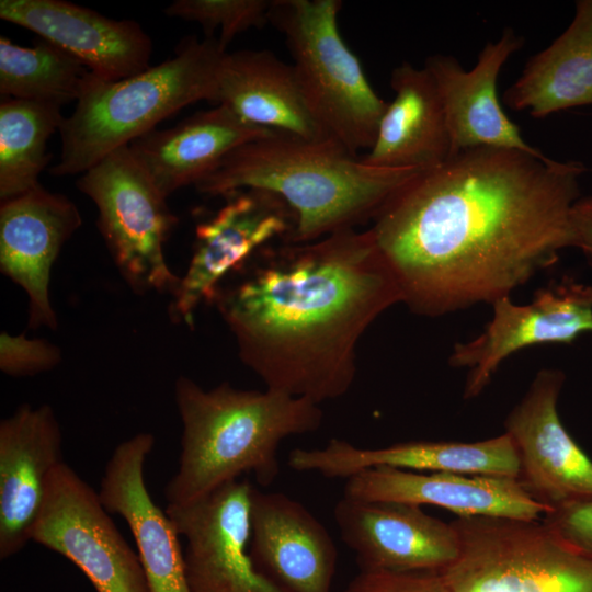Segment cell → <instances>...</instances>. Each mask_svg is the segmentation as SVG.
I'll return each mask as SVG.
<instances>
[{
	"label": "cell",
	"mask_w": 592,
	"mask_h": 592,
	"mask_svg": "<svg viewBox=\"0 0 592 592\" xmlns=\"http://www.w3.org/2000/svg\"><path fill=\"white\" fill-rule=\"evenodd\" d=\"M61 431L48 405L20 406L0 422V559L31 540L50 473L62 463Z\"/></svg>",
	"instance_id": "d6986e66"
},
{
	"label": "cell",
	"mask_w": 592,
	"mask_h": 592,
	"mask_svg": "<svg viewBox=\"0 0 592 592\" xmlns=\"http://www.w3.org/2000/svg\"><path fill=\"white\" fill-rule=\"evenodd\" d=\"M344 592H448L437 572L361 570Z\"/></svg>",
	"instance_id": "1f68e13d"
},
{
	"label": "cell",
	"mask_w": 592,
	"mask_h": 592,
	"mask_svg": "<svg viewBox=\"0 0 592 592\" xmlns=\"http://www.w3.org/2000/svg\"><path fill=\"white\" fill-rule=\"evenodd\" d=\"M585 171L576 160L478 147L417 173L369 228L402 303L426 316L492 304L553 265L571 247Z\"/></svg>",
	"instance_id": "6da1fadb"
},
{
	"label": "cell",
	"mask_w": 592,
	"mask_h": 592,
	"mask_svg": "<svg viewBox=\"0 0 592 592\" xmlns=\"http://www.w3.org/2000/svg\"><path fill=\"white\" fill-rule=\"evenodd\" d=\"M236 271L234 282L218 286L213 304L241 361L266 389L318 405L349 391L358 339L402 301L369 229L266 246Z\"/></svg>",
	"instance_id": "7a4b0ae2"
},
{
	"label": "cell",
	"mask_w": 592,
	"mask_h": 592,
	"mask_svg": "<svg viewBox=\"0 0 592 592\" xmlns=\"http://www.w3.org/2000/svg\"><path fill=\"white\" fill-rule=\"evenodd\" d=\"M523 44L524 38L512 29L504 30L499 39L485 45L471 70H465L453 56L436 54L426 58L424 68L432 76L443 105L452 156L478 147L544 155L524 140L497 93L503 65Z\"/></svg>",
	"instance_id": "2e32d148"
},
{
	"label": "cell",
	"mask_w": 592,
	"mask_h": 592,
	"mask_svg": "<svg viewBox=\"0 0 592 592\" xmlns=\"http://www.w3.org/2000/svg\"><path fill=\"white\" fill-rule=\"evenodd\" d=\"M90 70L78 59L45 41L32 47L0 37V94L44 104L62 105L79 100Z\"/></svg>",
	"instance_id": "4316f807"
},
{
	"label": "cell",
	"mask_w": 592,
	"mask_h": 592,
	"mask_svg": "<svg viewBox=\"0 0 592 592\" xmlns=\"http://www.w3.org/2000/svg\"><path fill=\"white\" fill-rule=\"evenodd\" d=\"M77 187L95 204L100 232L128 286L174 293L181 277L168 266L163 246L177 217L129 146L83 172Z\"/></svg>",
	"instance_id": "ba28073f"
},
{
	"label": "cell",
	"mask_w": 592,
	"mask_h": 592,
	"mask_svg": "<svg viewBox=\"0 0 592 592\" xmlns=\"http://www.w3.org/2000/svg\"><path fill=\"white\" fill-rule=\"evenodd\" d=\"M563 383L561 371L542 369L505 420L520 460V481L550 509L592 498V460L557 411Z\"/></svg>",
	"instance_id": "4fadbf2b"
},
{
	"label": "cell",
	"mask_w": 592,
	"mask_h": 592,
	"mask_svg": "<svg viewBox=\"0 0 592 592\" xmlns=\"http://www.w3.org/2000/svg\"><path fill=\"white\" fill-rule=\"evenodd\" d=\"M275 133L242 121L226 105L195 113L177 126L153 129L128 146L167 198L194 186L239 146Z\"/></svg>",
	"instance_id": "603a6c76"
},
{
	"label": "cell",
	"mask_w": 592,
	"mask_h": 592,
	"mask_svg": "<svg viewBox=\"0 0 592 592\" xmlns=\"http://www.w3.org/2000/svg\"><path fill=\"white\" fill-rule=\"evenodd\" d=\"M77 206L41 184L0 207V269L29 297V327H58L49 281L61 247L81 226Z\"/></svg>",
	"instance_id": "e0dca14e"
},
{
	"label": "cell",
	"mask_w": 592,
	"mask_h": 592,
	"mask_svg": "<svg viewBox=\"0 0 592 592\" xmlns=\"http://www.w3.org/2000/svg\"><path fill=\"white\" fill-rule=\"evenodd\" d=\"M31 540L70 560L96 592H149L138 554L99 493L64 462L48 477Z\"/></svg>",
	"instance_id": "9c48e42d"
},
{
	"label": "cell",
	"mask_w": 592,
	"mask_h": 592,
	"mask_svg": "<svg viewBox=\"0 0 592 592\" xmlns=\"http://www.w3.org/2000/svg\"><path fill=\"white\" fill-rule=\"evenodd\" d=\"M249 553L282 592H332L338 550L326 527L300 502L252 489Z\"/></svg>",
	"instance_id": "ffe728a7"
},
{
	"label": "cell",
	"mask_w": 592,
	"mask_h": 592,
	"mask_svg": "<svg viewBox=\"0 0 592 592\" xmlns=\"http://www.w3.org/2000/svg\"><path fill=\"white\" fill-rule=\"evenodd\" d=\"M420 171L372 167L335 140L275 132L232 150L195 187L210 196L246 189L278 195L296 216L288 242L305 243L374 219Z\"/></svg>",
	"instance_id": "3957f363"
},
{
	"label": "cell",
	"mask_w": 592,
	"mask_h": 592,
	"mask_svg": "<svg viewBox=\"0 0 592 592\" xmlns=\"http://www.w3.org/2000/svg\"><path fill=\"white\" fill-rule=\"evenodd\" d=\"M174 395L183 432L178 469L164 489L168 505L198 501L246 473L267 487L281 470V442L322 423L318 403L271 389L223 383L205 390L180 376Z\"/></svg>",
	"instance_id": "277c9868"
},
{
	"label": "cell",
	"mask_w": 592,
	"mask_h": 592,
	"mask_svg": "<svg viewBox=\"0 0 592 592\" xmlns=\"http://www.w3.org/2000/svg\"><path fill=\"white\" fill-rule=\"evenodd\" d=\"M226 204L195 229L194 252L173 293L171 315L192 326L202 303H213L224 278L241 267L267 242L289 241L296 216L278 195L246 189L226 196Z\"/></svg>",
	"instance_id": "30bf717a"
},
{
	"label": "cell",
	"mask_w": 592,
	"mask_h": 592,
	"mask_svg": "<svg viewBox=\"0 0 592 592\" xmlns=\"http://www.w3.org/2000/svg\"><path fill=\"white\" fill-rule=\"evenodd\" d=\"M153 446L155 436L145 432L118 444L106 463L98 493L106 511L118 514L128 525L149 592H191L181 536L146 485L145 464Z\"/></svg>",
	"instance_id": "44dd1931"
},
{
	"label": "cell",
	"mask_w": 592,
	"mask_h": 592,
	"mask_svg": "<svg viewBox=\"0 0 592 592\" xmlns=\"http://www.w3.org/2000/svg\"><path fill=\"white\" fill-rule=\"evenodd\" d=\"M394 100L379 122L368 153L361 159L376 168L429 170L451 156L443 105L430 72L409 62L390 77Z\"/></svg>",
	"instance_id": "d4e9b609"
},
{
	"label": "cell",
	"mask_w": 592,
	"mask_h": 592,
	"mask_svg": "<svg viewBox=\"0 0 592 592\" xmlns=\"http://www.w3.org/2000/svg\"><path fill=\"white\" fill-rule=\"evenodd\" d=\"M456 560L439 571L448 592H592V560L544 521L457 517Z\"/></svg>",
	"instance_id": "52a82bcc"
},
{
	"label": "cell",
	"mask_w": 592,
	"mask_h": 592,
	"mask_svg": "<svg viewBox=\"0 0 592 592\" xmlns=\"http://www.w3.org/2000/svg\"><path fill=\"white\" fill-rule=\"evenodd\" d=\"M0 18L65 50L103 81L150 67L152 42L135 21L109 19L62 0H1Z\"/></svg>",
	"instance_id": "9a60e30c"
},
{
	"label": "cell",
	"mask_w": 592,
	"mask_h": 592,
	"mask_svg": "<svg viewBox=\"0 0 592 592\" xmlns=\"http://www.w3.org/2000/svg\"><path fill=\"white\" fill-rule=\"evenodd\" d=\"M253 486L234 480L207 497L166 512L185 540L191 592H282L254 566L249 553Z\"/></svg>",
	"instance_id": "7c38bea8"
},
{
	"label": "cell",
	"mask_w": 592,
	"mask_h": 592,
	"mask_svg": "<svg viewBox=\"0 0 592 592\" xmlns=\"http://www.w3.org/2000/svg\"><path fill=\"white\" fill-rule=\"evenodd\" d=\"M503 103L534 118L592 104V0L576 2L568 27L528 59Z\"/></svg>",
	"instance_id": "484cf974"
},
{
	"label": "cell",
	"mask_w": 592,
	"mask_h": 592,
	"mask_svg": "<svg viewBox=\"0 0 592 592\" xmlns=\"http://www.w3.org/2000/svg\"><path fill=\"white\" fill-rule=\"evenodd\" d=\"M226 53L217 38L190 37L172 58L133 77L107 82L91 73L73 113L59 128L61 155L50 173L82 174L184 106L202 100L216 103Z\"/></svg>",
	"instance_id": "5b68a950"
},
{
	"label": "cell",
	"mask_w": 592,
	"mask_h": 592,
	"mask_svg": "<svg viewBox=\"0 0 592 592\" xmlns=\"http://www.w3.org/2000/svg\"><path fill=\"white\" fill-rule=\"evenodd\" d=\"M571 247L579 248L592 263V195L580 196L570 213Z\"/></svg>",
	"instance_id": "d6a6232c"
},
{
	"label": "cell",
	"mask_w": 592,
	"mask_h": 592,
	"mask_svg": "<svg viewBox=\"0 0 592 592\" xmlns=\"http://www.w3.org/2000/svg\"><path fill=\"white\" fill-rule=\"evenodd\" d=\"M344 496L446 509L457 517L539 520L550 508L537 501L519 478L374 467L346 478Z\"/></svg>",
	"instance_id": "ac0fdd59"
},
{
	"label": "cell",
	"mask_w": 592,
	"mask_h": 592,
	"mask_svg": "<svg viewBox=\"0 0 592 592\" xmlns=\"http://www.w3.org/2000/svg\"><path fill=\"white\" fill-rule=\"evenodd\" d=\"M493 315L475 339L456 343L449 364L467 368L464 398L477 397L499 365L511 354L543 343L570 344L592 332V284L570 278L539 288L526 305L504 296L492 304Z\"/></svg>",
	"instance_id": "8fae6325"
},
{
	"label": "cell",
	"mask_w": 592,
	"mask_h": 592,
	"mask_svg": "<svg viewBox=\"0 0 592 592\" xmlns=\"http://www.w3.org/2000/svg\"><path fill=\"white\" fill-rule=\"evenodd\" d=\"M288 465L297 471H314L328 478H349L374 467L415 471H445L519 478L520 460L508 433L477 442L398 443L379 448H361L332 439L322 448H295Z\"/></svg>",
	"instance_id": "7402d4cb"
},
{
	"label": "cell",
	"mask_w": 592,
	"mask_h": 592,
	"mask_svg": "<svg viewBox=\"0 0 592 592\" xmlns=\"http://www.w3.org/2000/svg\"><path fill=\"white\" fill-rule=\"evenodd\" d=\"M216 103L258 127L311 141L331 139L311 114L293 65L267 49L226 53Z\"/></svg>",
	"instance_id": "cb8c5ba5"
},
{
	"label": "cell",
	"mask_w": 592,
	"mask_h": 592,
	"mask_svg": "<svg viewBox=\"0 0 592 592\" xmlns=\"http://www.w3.org/2000/svg\"><path fill=\"white\" fill-rule=\"evenodd\" d=\"M271 0H178L166 14L198 23L207 38L219 29V45L226 50L232 38L251 27L269 22Z\"/></svg>",
	"instance_id": "f1b7e54d"
},
{
	"label": "cell",
	"mask_w": 592,
	"mask_h": 592,
	"mask_svg": "<svg viewBox=\"0 0 592 592\" xmlns=\"http://www.w3.org/2000/svg\"><path fill=\"white\" fill-rule=\"evenodd\" d=\"M334 520L361 570L439 572L460 551L454 524L419 505L344 496L334 506Z\"/></svg>",
	"instance_id": "5bb4252c"
},
{
	"label": "cell",
	"mask_w": 592,
	"mask_h": 592,
	"mask_svg": "<svg viewBox=\"0 0 592 592\" xmlns=\"http://www.w3.org/2000/svg\"><path fill=\"white\" fill-rule=\"evenodd\" d=\"M340 0H272L269 22L285 37L309 110L350 153L371 149L387 109L338 26Z\"/></svg>",
	"instance_id": "8992f818"
},
{
	"label": "cell",
	"mask_w": 592,
	"mask_h": 592,
	"mask_svg": "<svg viewBox=\"0 0 592 592\" xmlns=\"http://www.w3.org/2000/svg\"><path fill=\"white\" fill-rule=\"evenodd\" d=\"M543 521L563 542L592 560V498L554 506Z\"/></svg>",
	"instance_id": "4dcf8cb0"
},
{
	"label": "cell",
	"mask_w": 592,
	"mask_h": 592,
	"mask_svg": "<svg viewBox=\"0 0 592 592\" xmlns=\"http://www.w3.org/2000/svg\"><path fill=\"white\" fill-rule=\"evenodd\" d=\"M60 361L59 349L43 339H27L24 333L0 334V368L7 375L38 374L54 368Z\"/></svg>",
	"instance_id": "f546056e"
},
{
	"label": "cell",
	"mask_w": 592,
	"mask_h": 592,
	"mask_svg": "<svg viewBox=\"0 0 592 592\" xmlns=\"http://www.w3.org/2000/svg\"><path fill=\"white\" fill-rule=\"evenodd\" d=\"M60 107L16 99L0 103V198L20 196L39 185L38 177L49 162L48 138L59 130Z\"/></svg>",
	"instance_id": "83f0119b"
}]
</instances>
